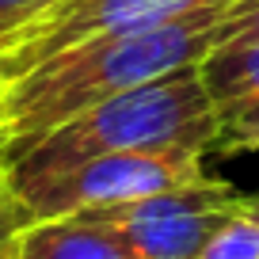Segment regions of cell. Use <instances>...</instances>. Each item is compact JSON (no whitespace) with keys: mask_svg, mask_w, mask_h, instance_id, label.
Returning a JSON list of instances; mask_svg holds the SVG:
<instances>
[{"mask_svg":"<svg viewBox=\"0 0 259 259\" xmlns=\"http://www.w3.org/2000/svg\"><path fill=\"white\" fill-rule=\"evenodd\" d=\"M240 0H206L171 23L130 34H107L46 57L0 88V156L19 153L46 130L103 99L198 65L221 46L225 19Z\"/></svg>","mask_w":259,"mask_h":259,"instance_id":"6da1fadb","label":"cell"},{"mask_svg":"<svg viewBox=\"0 0 259 259\" xmlns=\"http://www.w3.org/2000/svg\"><path fill=\"white\" fill-rule=\"evenodd\" d=\"M218 107L198 76V65H187L46 130L19 153L4 156V179L8 187H23L103 153H206L218 145Z\"/></svg>","mask_w":259,"mask_h":259,"instance_id":"7a4b0ae2","label":"cell"},{"mask_svg":"<svg viewBox=\"0 0 259 259\" xmlns=\"http://www.w3.org/2000/svg\"><path fill=\"white\" fill-rule=\"evenodd\" d=\"M198 179H206L202 153L168 149V153H103L57 171V176L8 187V191L23 225H31V221L138 202V198L171 191V187L198 183Z\"/></svg>","mask_w":259,"mask_h":259,"instance_id":"3957f363","label":"cell"},{"mask_svg":"<svg viewBox=\"0 0 259 259\" xmlns=\"http://www.w3.org/2000/svg\"><path fill=\"white\" fill-rule=\"evenodd\" d=\"M248 206L251 202L240 198L229 183L198 179V183L138 198V202L103 206V210H84V213L114 225L141 259H194L229 218H236Z\"/></svg>","mask_w":259,"mask_h":259,"instance_id":"277c9868","label":"cell"},{"mask_svg":"<svg viewBox=\"0 0 259 259\" xmlns=\"http://www.w3.org/2000/svg\"><path fill=\"white\" fill-rule=\"evenodd\" d=\"M206 0H54L19 31L0 38V76L4 84L69 46L107 34H130L194 12Z\"/></svg>","mask_w":259,"mask_h":259,"instance_id":"5b68a950","label":"cell"},{"mask_svg":"<svg viewBox=\"0 0 259 259\" xmlns=\"http://www.w3.org/2000/svg\"><path fill=\"white\" fill-rule=\"evenodd\" d=\"M12 259H141L114 225L92 213L31 221L16 236Z\"/></svg>","mask_w":259,"mask_h":259,"instance_id":"8992f818","label":"cell"},{"mask_svg":"<svg viewBox=\"0 0 259 259\" xmlns=\"http://www.w3.org/2000/svg\"><path fill=\"white\" fill-rule=\"evenodd\" d=\"M206 92L213 107H233L240 99L259 96V42H221L198 61Z\"/></svg>","mask_w":259,"mask_h":259,"instance_id":"52a82bcc","label":"cell"},{"mask_svg":"<svg viewBox=\"0 0 259 259\" xmlns=\"http://www.w3.org/2000/svg\"><path fill=\"white\" fill-rule=\"evenodd\" d=\"M194 259H259V213L248 206L229 218Z\"/></svg>","mask_w":259,"mask_h":259,"instance_id":"ba28073f","label":"cell"},{"mask_svg":"<svg viewBox=\"0 0 259 259\" xmlns=\"http://www.w3.org/2000/svg\"><path fill=\"white\" fill-rule=\"evenodd\" d=\"M221 134L218 141L233 149H259V96L255 99H240L233 107H221Z\"/></svg>","mask_w":259,"mask_h":259,"instance_id":"9c48e42d","label":"cell"},{"mask_svg":"<svg viewBox=\"0 0 259 259\" xmlns=\"http://www.w3.org/2000/svg\"><path fill=\"white\" fill-rule=\"evenodd\" d=\"M23 229V218H19L16 202H12L8 179H4V156H0V259L16 255V236Z\"/></svg>","mask_w":259,"mask_h":259,"instance_id":"30bf717a","label":"cell"},{"mask_svg":"<svg viewBox=\"0 0 259 259\" xmlns=\"http://www.w3.org/2000/svg\"><path fill=\"white\" fill-rule=\"evenodd\" d=\"M50 4H54V0H0V38L19 31L27 19H34L42 8H50Z\"/></svg>","mask_w":259,"mask_h":259,"instance_id":"8fae6325","label":"cell"},{"mask_svg":"<svg viewBox=\"0 0 259 259\" xmlns=\"http://www.w3.org/2000/svg\"><path fill=\"white\" fill-rule=\"evenodd\" d=\"M251 210H255V213H259V202H251Z\"/></svg>","mask_w":259,"mask_h":259,"instance_id":"7c38bea8","label":"cell"},{"mask_svg":"<svg viewBox=\"0 0 259 259\" xmlns=\"http://www.w3.org/2000/svg\"><path fill=\"white\" fill-rule=\"evenodd\" d=\"M0 88H4V76H0Z\"/></svg>","mask_w":259,"mask_h":259,"instance_id":"4fadbf2b","label":"cell"}]
</instances>
